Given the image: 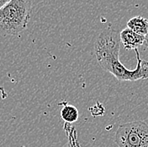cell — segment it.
<instances>
[{
	"label": "cell",
	"instance_id": "6da1fadb",
	"mask_svg": "<svg viewBox=\"0 0 148 147\" xmlns=\"http://www.w3.org/2000/svg\"><path fill=\"white\" fill-rule=\"evenodd\" d=\"M120 33L111 28H106L97 37L94 50L100 67L112 74L120 81H136L148 78V62L140 58L138 50H135L137 66L130 70L120 61Z\"/></svg>",
	"mask_w": 148,
	"mask_h": 147
},
{
	"label": "cell",
	"instance_id": "7a4b0ae2",
	"mask_svg": "<svg viewBox=\"0 0 148 147\" xmlns=\"http://www.w3.org/2000/svg\"><path fill=\"white\" fill-rule=\"evenodd\" d=\"M32 10L31 0H11L0 9V36H17L25 30Z\"/></svg>",
	"mask_w": 148,
	"mask_h": 147
},
{
	"label": "cell",
	"instance_id": "3957f363",
	"mask_svg": "<svg viewBox=\"0 0 148 147\" xmlns=\"http://www.w3.org/2000/svg\"><path fill=\"white\" fill-rule=\"evenodd\" d=\"M115 142L119 147H148V124L143 121L120 124Z\"/></svg>",
	"mask_w": 148,
	"mask_h": 147
},
{
	"label": "cell",
	"instance_id": "277c9868",
	"mask_svg": "<svg viewBox=\"0 0 148 147\" xmlns=\"http://www.w3.org/2000/svg\"><path fill=\"white\" fill-rule=\"evenodd\" d=\"M120 37L125 50H136L145 43L144 36L139 35L128 27L120 31Z\"/></svg>",
	"mask_w": 148,
	"mask_h": 147
},
{
	"label": "cell",
	"instance_id": "5b68a950",
	"mask_svg": "<svg viewBox=\"0 0 148 147\" xmlns=\"http://www.w3.org/2000/svg\"><path fill=\"white\" fill-rule=\"evenodd\" d=\"M127 27L139 35L146 37L148 33V19L142 16H136L127 22Z\"/></svg>",
	"mask_w": 148,
	"mask_h": 147
},
{
	"label": "cell",
	"instance_id": "8992f818",
	"mask_svg": "<svg viewBox=\"0 0 148 147\" xmlns=\"http://www.w3.org/2000/svg\"><path fill=\"white\" fill-rule=\"evenodd\" d=\"M78 110L76 107L70 104H65L61 110V118L65 122L72 123H75L78 119Z\"/></svg>",
	"mask_w": 148,
	"mask_h": 147
},
{
	"label": "cell",
	"instance_id": "52a82bcc",
	"mask_svg": "<svg viewBox=\"0 0 148 147\" xmlns=\"http://www.w3.org/2000/svg\"><path fill=\"white\" fill-rule=\"evenodd\" d=\"M11 0H0V9H2L3 6H5L9 2H10Z\"/></svg>",
	"mask_w": 148,
	"mask_h": 147
},
{
	"label": "cell",
	"instance_id": "ba28073f",
	"mask_svg": "<svg viewBox=\"0 0 148 147\" xmlns=\"http://www.w3.org/2000/svg\"><path fill=\"white\" fill-rule=\"evenodd\" d=\"M144 44L148 46V33H147V35L145 37V43H144Z\"/></svg>",
	"mask_w": 148,
	"mask_h": 147
}]
</instances>
